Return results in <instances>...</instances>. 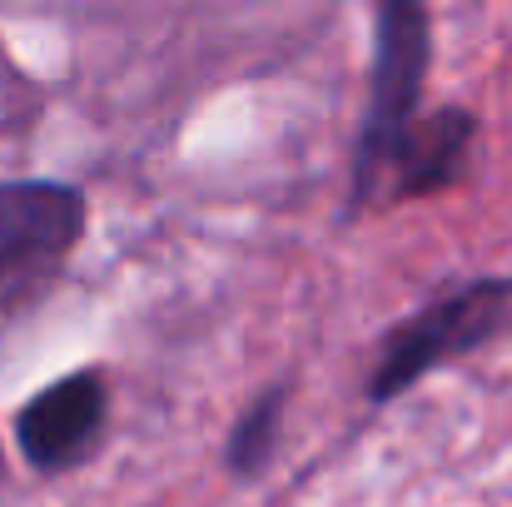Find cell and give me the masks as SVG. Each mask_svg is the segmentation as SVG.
<instances>
[{"instance_id":"cell-7","label":"cell","mask_w":512,"mask_h":507,"mask_svg":"<svg viewBox=\"0 0 512 507\" xmlns=\"http://www.w3.org/2000/svg\"><path fill=\"white\" fill-rule=\"evenodd\" d=\"M0 473H5V458H0Z\"/></svg>"},{"instance_id":"cell-3","label":"cell","mask_w":512,"mask_h":507,"mask_svg":"<svg viewBox=\"0 0 512 507\" xmlns=\"http://www.w3.org/2000/svg\"><path fill=\"white\" fill-rule=\"evenodd\" d=\"M90 204L60 179H0V319L35 304L75 244L85 239Z\"/></svg>"},{"instance_id":"cell-4","label":"cell","mask_w":512,"mask_h":507,"mask_svg":"<svg viewBox=\"0 0 512 507\" xmlns=\"http://www.w3.org/2000/svg\"><path fill=\"white\" fill-rule=\"evenodd\" d=\"M105 423H110L105 373L80 368L25 398V408L15 413V448L40 478H60L100 453Z\"/></svg>"},{"instance_id":"cell-1","label":"cell","mask_w":512,"mask_h":507,"mask_svg":"<svg viewBox=\"0 0 512 507\" xmlns=\"http://www.w3.org/2000/svg\"><path fill=\"white\" fill-rule=\"evenodd\" d=\"M433 65V25L418 0H378L373 10V60H368V105L353 135L348 209H363L383 179L398 169L408 135L423 120V85Z\"/></svg>"},{"instance_id":"cell-2","label":"cell","mask_w":512,"mask_h":507,"mask_svg":"<svg viewBox=\"0 0 512 507\" xmlns=\"http://www.w3.org/2000/svg\"><path fill=\"white\" fill-rule=\"evenodd\" d=\"M503 334H512V274H478L443 289L438 299H428L423 309H413L403 324L388 329L368 373V403L388 408L433 368L458 363Z\"/></svg>"},{"instance_id":"cell-6","label":"cell","mask_w":512,"mask_h":507,"mask_svg":"<svg viewBox=\"0 0 512 507\" xmlns=\"http://www.w3.org/2000/svg\"><path fill=\"white\" fill-rule=\"evenodd\" d=\"M284 408H289V388L274 383V388H264V393L234 418V428H229V438H224V468H229L239 483L259 478V473L274 463L279 438H284Z\"/></svg>"},{"instance_id":"cell-5","label":"cell","mask_w":512,"mask_h":507,"mask_svg":"<svg viewBox=\"0 0 512 507\" xmlns=\"http://www.w3.org/2000/svg\"><path fill=\"white\" fill-rule=\"evenodd\" d=\"M473 140H478V115L463 110V105H443L433 115L418 120V130L408 135L398 169H393V194L398 199H423V194H438V189H453L468 169L473 155Z\"/></svg>"}]
</instances>
